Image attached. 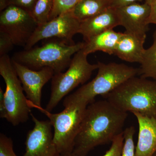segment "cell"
Masks as SVG:
<instances>
[{"label": "cell", "instance_id": "cell-1", "mask_svg": "<svg viewBox=\"0 0 156 156\" xmlns=\"http://www.w3.org/2000/svg\"><path fill=\"white\" fill-rule=\"evenodd\" d=\"M128 117L106 100L93 101L87 106L72 153L86 156L98 146L112 142L123 132Z\"/></svg>", "mask_w": 156, "mask_h": 156}, {"label": "cell", "instance_id": "cell-2", "mask_svg": "<svg viewBox=\"0 0 156 156\" xmlns=\"http://www.w3.org/2000/svg\"><path fill=\"white\" fill-rule=\"evenodd\" d=\"M97 75L92 81L84 84L65 98L64 107L76 103L89 105L98 95L111 92L130 78L139 74V69L123 63L98 62Z\"/></svg>", "mask_w": 156, "mask_h": 156}, {"label": "cell", "instance_id": "cell-3", "mask_svg": "<svg viewBox=\"0 0 156 156\" xmlns=\"http://www.w3.org/2000/svg\"><path fill=\"white\" fill-rule=\"evenodd\" d=\"M103 97L122 111L156 116V81L154 80L135 76Z\"/></svg>", "mask_w": 156, "mask_h": 156}, {"label": "cell", "instance_id": "cell-4", "mask_svg": "<svg viewBox=\"0 0 156 156\" xmlns=\"http://www.w3.org/2000/svg\"><path fill=\"white\" fill-rule=\"evenodd\" d=\"M84 46V42L70 44L54 38L41 47L17 52L12 59L30 69L38 70L50 67L55 73L63 72L69 66L72 56Z\"/></svg>", "mask_w": 156, "mask_h": 156}, {"label": "cell", "instance_id": "cell-5", "mask_svg": "<svg viewBox=\"0 0 156 156\" xmlns=\"http://www.w3.org/2000/svg\"><path fill=\"white\" fill-rule=\"evenodd\" d=\"M0 75L6 85L5 92L0 88V117L14 126L26 122L31 108L8 54L0 57Z\"/></svg>", "mask_w": 156, "mask_h": 156}, {"label": "cell", "instance_id": "cell-6", "mask_svg": "<svg viewBox=\"0 0 156 156\" xmlns=\"http://www.w3.org/2000/svg\"><path fill=\"white\" fill-rule=\"evenodd\" d=\"M88 56L81 49L73 56L66 71L55 73L51 81V94L46 110L52 111L63 98L79 85H84L98 69V65L89 63Z\"/></svg>", "mask_w": 156, "mask_h": 156}, {"label": "cell", "instance_id": "cell-7", "mask_svg": "<svg viewBox=\"0 0 156 156\" xmlns=\"http://www.w3.org/2000/svg\"><path fill=\"white\" fill-rule=\"evenodd\" d=\"M88 105L76 103L62 111L52 113L42 107L37 108L49 118L54 130L53 140L59 155L72 153L77 135Z\"/></svg>", "mask_w": 156, "mask_h": 156}, {"label": "cell", "instance_id": "cell-8", "mask_svg": "<svg viewBox=\"0 0 156 156\" xmlns=\"http://www.w3.org/2000/svg\"><path fill=\"white\" fill-rule=\"evenodd\" d=\"M80 22L71 11L66 12L45 23L37 26L24 50H28L43 40L56 38L70 44H75L73 37L79 34Z\"/></svg>", "mask_w": 156, "mask_h": 156}, {"label": "cell", "instance_id": "cell-9", "mask_svg": "<svg viewBox=\"0 0 156 156\" xmlns=\"http://www.w3.org/2000/svg\"><path fill=\"white\" fill-rule=\"evenodd\" d=\"M38 24L30 13L16 6L1 12L0 31L11 37L15 46L25 47Z\"/></svg>", "mask_w": 156, "mask_h": 156}, {"label": "cell", "instance_id": "cell-10", "mask_svg": "<svg viewBox=\"0 0 156 156\" xmlns=\"http://www.w3.org/2000/svg\"><path fill=\"white\" fill-rule=\"evenodd\" d=\"M12 62L28 100L29 106L31 108L41 107L42 89L52 80L55 73L54 70L50 67L35 70L12 59Z\"/></svg>", "mask_w": 156, "mask_h": 156}, {"label": "cell", "instance_id": "cell-11", "mask_svg": "<svg viewBox=\"0 0 156 156\" xmlns=\"http://www.w3.org/2000/svg\"><path fill=\"white\" fill-rule=\"evenodd\" d=\"M34 126L27 135L25 152L23 156H58L53 140L52 124L50 120L41 121L30 113Z\"/></svg>", "mask_w": 156, "mask_h": 156}, {"label": "cell", "instance_id": "cell-12", "mask_svg": "<svg viewBox=\"0 0 156 156\" xmlns=\"http://www.w3.org/2000/svg\"><path fill=\"white\" fill-rule=\"evenodd\" d=\"M115 9L120 26L126 29V32L146 36L149 30L147 20L150 13V6L147 2H134Z\"/></svg>", "mask_w": 156, "mask_h": 156}, {"label": "cell", "instance_id": "cell-13", "mask_svg": "<svg viewBox=\"0 0 156 156\" xmlns=\"http://www.w3.org/2000/svg\"><path fill=\"white\" fill-rule=\"evenodd\" d=\"M139 126L135 156H153L156 152V116H147L133 113Z\"/></svg>", "mask_w": 156, "mask_h": 156}, {"label": "cell", "instance_id": "cell-14", "mask_svg": "<svg viewBox=\"0 0 156 156\" xmlns=\"http://www.w3.org/2000/svg\"><path fill=\"white\" fill-rule=\"evenodd\" d=\"M120 26L115 8L110 7L96 16L80 22L79 34L85 41L96 35Z\"/></svg>", "mask_w": 156, "mask_h": 156}, {"label": "cell", "instance_id": "cell-15", "mask_svg": "<svg viewBox=\"0 0 156 156\" xmlns=\"http://www.w3.org/2000/svg\"><path fill=\"white\" fill-rule=\"evenodd\" d=\"M146 38V36L123 33L117 43L114 55L124 61L140 63L145 52L144 44Z\"/></svg>", "mask_w": 156, "mask_h": 156}, {"label": "cell", "instance_id": "cell-16", "mask_svg": "<svg viewBox=\"0 0 156 156\" xmlns=\"http://www.w3.org/2000/svg\"><path fill=\"white\" fill-rule=\"evenodd\" d=\"M122 34V33L117 32L113 29L105 31L84 42L82 50L87 55L97 51L114 55L117 43Z\"/></svg>", "mask_w": 156, "mask_h": 156}, {"label": "cell", "instance_id": "cell-17", "mask_svg": "<svg viewBox=\"0 0 156 156\" xmlns=\"http://www.w3.org/2000/svg\"><path fill=\"white\" fill-rule=\"evenodd\" d=\"M111 7V0H80L71 11L73 15L82 22Z\"/></svg>", "mask_w": 156, "mask_h": 156}, {"label": "cell", "instance_id": "cell-18", "mask_svg": "<svg viewBox=\"0 0 156 156\" xmlns=\"http://www.w3.org/2000/svg\"><path fill=\"white\" fill-rule=\"evenodd\" d=\"M153 43L145 49L139 68V74L142 77L156 81V30L153 35Z\"/></svg>", "mask_w": 156, "mask_h": 156}, {"label": "cell", "instance_id": "cell-19", "mask_svg": "<svg viewBox=\"0 0 156 156\" xmlns=\"http://www.w3.org/2000/svg\"><path fill=\"white\" fill-rule=\"evenodd\" d=\"M53 0H37L30 14L38 25L49 20L53 10Z\"/></svg>", "mask_w": 156, "mask_h": 156}, {"label": "cell", "instance_id": "cell-20", "mask_svg": "<svg viewBox=\"0 0 156 156\" xmlns=\"http://www.w3.org/2000/svg\"><path fill=\"white\" fill-rule=\"evenodd\" d=\"M135 128L133 126L126 128L123 131L124 143L121 156H135L134 136Z\"/></svg>", "mask_w": 156, "mask_h": 156}, {"label": "cell", "instance_id": "cell-21", "mask_svg": "<svg viewBox=\"0 0 156 156\" xmlns=\"http://www.w3.org/2000/svg\"><path fill=\"white\" fill-rule=\"evenodd\" d=\"M80 0H53V10L49 20L71 11ZM48 20V21H49Z\"/></svg>", "mask_w": 156, "mask_h": 156}, {"label": "cell", "instance_id": "cell-22", "mask_svg": "<svg viewBox=\"0 0 156 156\" xmlns=\"http://www.w3.org/2000/svg\"><path fill=\"white\" fill-rule=\"evenodd\" d=\"M0 156H17L14 151L12 140L2 133L0 134Z\"/></svg>", "mask_w": 156, "mask_h": 156}, {"label": "cell", "instance_id": "cell-23", "mask_svg": "<svg viewBox=\"0 0 156 156\" xmlns=\"http://www.w3.org/2000/svg\"><path fill=\"white\" fill-rule=\"evenodd\" d=\"M124 143L123 131L113 140L109 149L103 156H121Z\"/></svg>", "mask_w": 156, "mask_h": 156}, {"label": "cell", "instance_id": "cell-24", "mask_svg": "<svg viewBox=\"0 0 156 156\" xmlns=\"http://www.w3.org/2000/svg\"><path fill=\"white\" fill-rule=\"evenodd\" d=\"M14 46L11 37L5 32L0 31V57L8 54Z\"/></svg>", "mask_w": 156, "mask_h": 156}, {"label": "cell", "instance_id": "cell-25", "mask_svg": "<svg viewBox=\"0 0 156 156\" xmlns=\"http://www.w3.org/2000/svg\"><path fill=\"white\" fill-rule=\"evenodd\" d=\"M37 1V0H11L10 5L17 6L30 14Z\"/></svg>", "mask_w": 156, "mask_h": 156}, {"label": "cell", "instance_id": "cell-26", "mask_svg": "<svg viewBox=\"0 0 156 156\" xmlns=\"http://www.w3.org/2000/svg\"><path fill=\"white\" fill-rule=\"evenodd\" d=\"M150 6V13L147 20V24L156 25V0H147L146 1Z\"/></svg>", "mask_w": 156, "mask_h": 156}, {"label": "cell", "instance_id": "cell-27", "mask_svg": "<svg viewBox=\"0 0 156 156\" xmlns=\"http://www.w3.org/2000/svg\"><path fill=\"white\" fill-rule=\"evenodd\" d=\"M141 1L142 0H111L112 7L114 8H119L132 3L137 2L138 1ZM144 1L146 2L147 0Z\"/></svg>", "mask_w": 156, "mask_h": 156}, {"label": "cell", "instance_id": "cell-28", "mask_svg": "<svg viewBox=\"0 0 156 156\" xmlns=\"http://www.w3.org/2000/svg\"><path fill=\"white\" fill-rule=\"evenodd\" d=\"M11 0H0V11L1 12L10 5Z\"/></svg>", "mask_w": 156, "mask_h": 156}, {"label": "cell", "instance_id": "cell-29", "mask_svg": "<svg viewBox=\"0 0 156 156\" xmlns=\"http://www.w3.org/2000/svg\"><path fill=\"white\" fill-rule=\"evenodd\" d=\"M58 156H81L75 154L73 153H71L69 154H68L66 155H59Z\"/></svg>", "mask_w": 156, "mask_h": 156}, {"label": "cell", "instance_id": "cell-30", "mask_svg": "<svg viewBox=\"0 0 156 156\" xmlns=\"http://www.w3.org/2000/svg\"><path fill=\"white\" fill-rule=\"evenodd\" d=\"M153 156H156V152L155 153V154H154V155Z\"/></svg>", "mask_w": 156, "mask_h": 156}]
</instances>
